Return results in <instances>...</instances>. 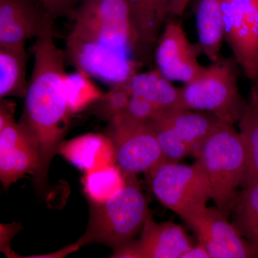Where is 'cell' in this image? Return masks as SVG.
I'll use <instances>...</instances> for the list:
<instances>
[{"instance_id": "e0dca14e", "label": "cell", "mask_w": 258, "mask_h": 258, "mask_svg": "<svg viewBox=\"0 0 258 258\" xmlns=\"http://www.w3.org/2000/svg\"><path fill=\"white\" fill-rule=\"evenodd\" d=\"M28 53L25 42L0 45V98H25L29 86L27 80Z\"/></svg>"}, {"instance_id": "603a6c76", "label": "cell", "mask_w": 258, "mask_h": 258, "mask_svg": "<svg viewBox=\"0 0 258 258\" xmlns=\"http://www.w3.org/2000/svg\"><path fill=\"white\" fill-rule=\"evenodd\" d=\"M84 192L92 204L104 203L125 184L123 173L116 165L86 172L83 179Z\"/></svg>"}, {"instance_id": "7a4b0ae2", "label": "cell", "mask_w": 258, "mask_h": 258, "mask_svg": "<svg viewBox=\"0 0 258 258\" xmlns=\"http://www.w3.org/2000/svg\"><path fill=\"white\" fill-rule=\"evenodd\" d=\"M34 66L21 122L36 137L40 162L49 165L69 124L71 111L64 92L67 73L64 50L53 40L52 29L35 38Z\"/></svg>"}, {"instance_id": "44dd1931", "label": "cell", "mask_w": 258, "mask_h": 258, "mask_svg": "<svg viewBox=\"0 0 258 258\" xmlns=\"http://www.w3.org/2000/svg\"><path fill=\"white\" fill-rule=\"evenodd\" d=\"M230 215L241 235L258 247V182L244 186L237 194Z\"/></svg>"}, {"instance_id": "f1b7e54d", "label": "cell", "mask_w": 258, "mask_h": 258, "mask_svg": "<svg viewBox=\"0 0 258 258\" xmlns=\"http://www.w3.org/2000/svg\"><path fill=\"white\" fill-rule=\"evenodd\" d=\"M257 86H258V84H257Z\"/></svg>"}, {"instance_id": "cb8c5ba5", "label": "cell", "mask_w": 258, "mask_h": 258, "mask_svg": "<svg viewBox=\"0 0 258 258\" xmlns=\"http://www.w3.org/2000/svg\"><path fill=\"white\" fill-rule=\"evenodd\" d=\"M132 92L128 80L115 85L109 92L104 93L98 104V113L111 120L113 117L126 111Z\"/></svg>"}, {"instance_id": "5b68a950", "label": "cell", "mask_w": 258, "mask_h": 258, "mask_svg": "<svg viewBox=\"0 0 258 258\" xmlns=\"http://www.w3.org/2000/svg\"><path fill=\"white\" fill-rule=\"evenodd\" d=\"M238 64L234 57L220 56L203 74L180 88L183 109L208 112L222 123L240 120L246 101L238 85Z\"/></svg>"}, {"instance_id": "8fae6325", "label": "cell", "mask_w": 258, "mask_h": 258, "mask_svg": "<svg viewBox=\"0 0 258 258\" xmlns=\"http://www.w3.org/2000/svg\"><path fill=\"white\" fill-rule=\"evenodd\" d=\"M185 222L212 258H258V247L246 240L217 208L206 207Z\"/></svg>"}, {"instance_id": "4316f807", "label": "cell", "mask_w": 258, "mask_h": 258, "mask_svg": "<svg viewBox=\"0 0 258 258\" xmlns=\"http://www.w3.org/2000/svg\"><path fill=\"white\" fill-rule=\"evenodd\" d=\"M181 258H212L210 252L205 245L199 242L197 245H193L182 254Z\"/></svg>"}, {"instance_id": "2e32d148", "label": "cell", "mask_w": 258, "mask_h": 258, "mask_svg": "<svg viewBox=\"0 0 258 258\" xmlns=\"http://www.w3.org/2000/svg\"><path fill=\"white\" fill-rule=\"evenodd\" d=\"M224 0H196V15L198 42L203 53L211 61L221 56L224 40Z\"/></svg>"}, {"instance_id": "7402d4cb", "label": "cell", "mask_w": 258, "mask_h": 258, "mask_svg": "<svg viewBox=\"0 0 258 258\" xmlns=\"http://www.w3.org/2000/svg\"><path fill=\"white\" fill-rule=\"evenodd\" d=\"M66 75L64 92L71 114L79 113L101 99L104 93L93 81V78L83 71Z\"/></svg>"}, {"instance_id": "6da1fadb", "label": "cell", "mask_w": 258, "mask_h": 258, "mask_svg": "<svg viewBox=\"0 0 258 258\" xmlns=\"http://www.w3.org/2000/svg\"><path fill=\"white\" fill-rule=\"evenodd\" d=\"M66 62L111 85L137 74L135 40L125 0H84L71 14Z\"/></svg>"}, {"instance_id": "277c9868", "label": "cell", "mask_w": 258, "mask_h": 258, "mask_svg": "<svg viewBox=\"0 0 258 258\" xmlns=\"http://www.w3.org/2000/svg\"><path fill=\"white\" fill-rule=\"evenodd\" d=\"M125 184L101 204L91 203L87 230L76 244H105L120 248L134 240L151 215L135 175L124 174Z\"/></svg>"}, {"instance_id": "3957f363", "label": "cell", "mask_w": 258, "mask_h": 258, "mask_svg": "<svg viewBox=\"0 0 258 258\" xmlns=\"http://www.w3.org/2000/svg\"><path fill=\"white\" fill-rule=\"evenodd\" d=\"M208 181L216 208L230 216L242 186L247 165L246 152L240 132L233 125L222 123L193 153Z\"/></svg>"}, {"instance_id": "83f0119b", "label": "cell", "mask_w": 258, "mask_h": 258, "mask_svg": "<svg viewBox=\"0 0 258 258\" xmlns=\"http://www.w3.org/2000/svg\"><path fill=\"white\" fill-rule=\"evenodd\" d=\"M256 83V84H258V79H257V81H256V83Z\"/></svg>"}, {"instance_id": "7c38bea8", "label": "cell", "mask_w": 258, "mask_h": 258, "mask_svg": "<svg viewBox=\"0 0 258 258\" xmlns=\"http://www.w3.org/2000/svg\"><path fill=\"white\" fill-rule=\"evenodd\" d=\"M193 244L180 225L171 222L157 223L149 215L139 240L116 249L113 257L181 258Z\"/></svg>"}, {"instance_id": "484cf974", "label": "cell", "mask_w": 258, "mask_h": 258, "mask_svg": "<svg viewBox=\"0 0 258 258\" xmlns=\"http://www.w3.org/2000/svg\"><path fill=\"white\" fill-rule=\"evenodd\" d=\"M191 1V0H170L168 18H177L182 16Z\"/></svg>"}, {"instance_id": "52a82bcc", "label": "cell", "mask_w": 258, "mask_h": 258, "mask_svg": "<svg viewBox=\"0 0 258 258\" xmlns=\"http://www.w3.org/2000/svg\"><path fill=\"white\" fill-rule=\"evenodd\" d=\"M108 137L114 150L115 165L124 174L147 173L165 161L150 123L126 113L110 120Z\"/></svg>"}, {"instance_id": "8992f818", "label": "cell", "mask_w": 258, "mask_h": 258, "mask_svg": "<svg viewBox=\"0 0 258 258\" xmlns=\"http://www.w3.org/2000/svg\"><path fill=\"white\" fill-rule=\"evenodd\" d=\"M147 174L158 200L184 222L212 200L208 181L196 163L187 166L164 161Z\"/></svg>"}, {"instance_id": "ba28073f", "label": "cell", "mask_w": 258, "mask_h": 258, "mask_svg": "<svg viewBox=\"0 0 258 258\" xmlns=\"http://www.w3.org/2000/svg\"><path fill=\"white\" fill-rule=\"evenodd\" d=\"M166 161L179 162L222 124L208 112L180 110L150 122Z\"/></svg>"}, {"instance_id": "5bb4252c", "label": "cell", "mask_w": 258, "mask_h": 258, "mask_svg": "<svg viewBox=\"0 0 258 258\" xmlns=\"http://www.w3.org/2000/svg\"><path fill=\"white\" fill-rule=\"evenodd\" d=\"M57 152L86 172L115 165L111 139L101 134H85L62 142Z\"/></svg>"}, {"instance_id": "9c48e42d", "label": "cell", "mask_w": 258, "mask_h": 258, "mask_svg": "<svg viewBox=\"0 0 258 258\" xmlns=\"http://www.w3.org/2000/svg\"><path fill=\"white\" fill-rule=\"evenodd\" d=\"M224 40L244 76L258 79V0H224Z\"/></svg>"}, {"instance_id": "9a60e30c", "label": "cell", "mask_w": 258, "mask_h": 258, "mask_svg": "<svg viewBox=\"0 0 258 258\" xmlns=\"http://www.w3.org/2000/svg\"><path fill=\"white\" fill-rule=\"evenodd\" d=\"M128 83L132 96L147 103L157 113V118L184 110L181 106L180 88L175 87L157 69L137 73L128 79Z\"/></svg>"}, {"instance_id": "ffe728a7", "label": "cell", "mask_w": 258, "mask_h": 258, "mask_svg": "<svg viewBox=\"0 0 258 258\" xmlns=\"http://www.w3.org/2000/svg\"><path fill=\"white\" fill-rule=\"evenodd\" d=\"M246 152L245 174L242 186L258 182V86L252 88L238 120Z\"/></svg>"}, {"instance_id": "4fadbf2b", "label": "cell", "mask_w": 258, "mask_h": 258, "mask_svg": "<svg viewBox=\"0 0 258 258\" xmlns=\"http://www.w3.org/2000/svg\"><path fill=\"white\" fill-rule=\"evenodd\" d=\"M54 23L42 0H0V45L37 38Z\"/></svg>"}, {"instance_id": "d4e9b609", "label": "cell", "mask_w": 258, "mask_h": 258, "mask_svg": "<svg viewBox=\"0 0 258 258\" xmlns=\"http://www.w3.org/2000/svg\"><path fill=\"white\" fill-rule=\"evenodd\" d=\"M45 10L55 21L59 17L71 14L74 10V0H42Z\"/></svg>"}, {"instance_id": "ac0fdd59", "label": "cell", "mask_w": 258, "mask_h": 258, "mask_svg": "<svg viewBox=\"0 0 258 258\" xmlns=\"http://www.w3.org/2000/svg\"><path fill=\"white\" fill-rule=\"evenodd\" d=\"M130 12L137 57L157 45L161 23L157 0H125Z\"/></svg>"}, {"instance_id": "d6986e66", "label": "cell", "mask_w": 258, "mask_h": 258, "mask_svg": "<svg viewBox=\"0 0 258 258\" xmlns=\"http://www.w3.org/2000/svg\"><path fill=\"white\" fill-rule=\"evenodd\" d=\"M40 149L36 139H32L0 152V179L5 188L27 174H36Z\"/></svg>"}, {"instance_id": "30bf717a", "label": "cell", "mask_w": 258, "mask_h": 258, "mask_svg": "<svg viewBox=\"0 0 258 258\" xmlns=\"http://www.w3.org/2000/svg\"><path fill=\"white\" fill-rule=\"evenodd\" d=\"M162 29L156 47L158 71L169 81L189 83L205 69L199 62V57L203 54L200 44L190 41L176 18H168Z\"/></svg>"}]
</instances>
